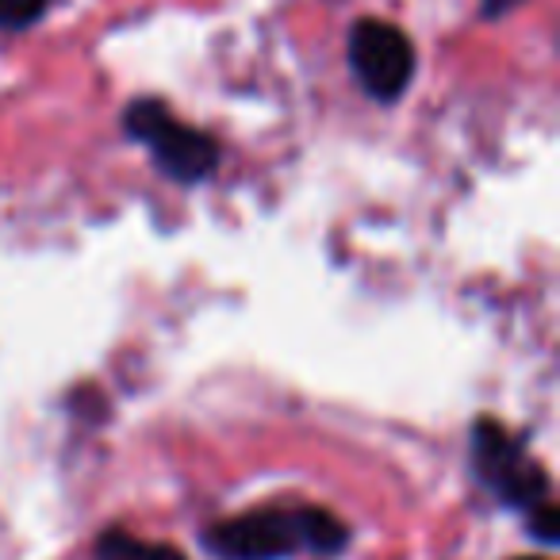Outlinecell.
Listing matches in <instances>:
<instances>
[{"label": "cell", "mask_w": 560, "mask_h": 560, "mask_svg": "<svg viewBox=\"0 0 560 560\" xmlns=\"http://www.w3.org/2000/svg\"><path fill=\"white\" fill-rule=\"evenodd\" d=\"M124 131L154 154L165 177L180 180V185H196V180L211 177L219 165L215 139H208L196 127L177 124L162 101H135L124 112Z\"/></svg>", "instance_id": "1"}, {"label": "cell", "mask_w": 560, "mask_h": 560, "mask_svg": "<svg viewBox=\"0 0 560 560\" xmlns=\"http://www.w3.org/2000/svg\"><path fill=\"white\" fill-rule=\"evenodd\" d=\"M472 457L480 480L495 495H503V503L537 506L549 499V476H545V468L495 419H480L472 427Z\"/></svg>", "instance_id": "2"}, {"label": "cell", "mask_w": 560, "mask_h": 560, "mask_svg": "<svg viewBox=\"0 0 560 560\" xmlns=\"http://www.w3.org/2000/svg\"><path fill=\"white\" fill-rule=\"evenodd\" d=\"M350 66L369 96L396 101L415 73V50L407 35L381 20H361L350 35Z\"/></svg>", "instance_id": "3"}, {"label": "cell", "mask_w": 560, "mask_h": 560, "mask_svg": "<svg viewBox=\"0 0 560 560\" xmlns=\"http://www.w3.org/2000/svg\"><path fill=\"white\" fill-rule=\"evenodd\" d=\"M215 557L223 560H280L300 549V529L292 511H249L208 526L203 534Z\"/></svg>", "instance_id": "4"}, {"label": "cell", "mask_w": 560, "mask_h": 560, "mask_svg": "<svg viewBox=\"0 0 560 560\" xmlns=\"http://www.w3.org/2000/svg\"><path fill=\"white\" fill-rule=\"evenodd\" d=\"M292 514H296L300 545H307V549L338 552V549H346V541H350V529H346L330 511H323V506H300V511H292Z\"/></svg>", "instance_id": "5"}, {"label": "cell", "mask_w": 560, "mask_h": 560, "mask_svg": "<svg viewBox=\"0 0 560 560\" xmlns=\"http://www.w3.org/2000/svg\"><path fill=\"white\" fill-rule=\"evenodd\" d=\"M96 560H185L173 545H150L139 541L127 529H108L96 541Z\"/></svg>", "instance_id": "6"}, {"label": "cell", "mask_w": 560, "mask_h": 560, "mask_svg": "<svg viewBox=\"0 0 560 560\" xmlns=\"http://www.w3.org/2000/svg\"><path fill=\"white\" fill-rule=\"evenodd\" d=\"M47 12V0H0V27L20 32V27L35 24Z\"/></svg>", "instance_id": "7"}, {"label": "cell", "mask_w": 560, "mask_h": 560, "mask_svg": "<svg viewBox=\"0 0 560 560\" xmlns=\"http://www.w3.org/2000/svg\"><path fill=\"white\" fill-rule=\"evenodd\" d=\"M529 534L545 545H557L560 541V511L552 503H537L529 506Z\"/></svg>", "instance_id": "8"}, {"label": "cell", "mask_w": 560, "mask_h": 560, "mask_svg": "<svg viewBox=\"0 0 560 560\" xmlns=\"http://www.w3.org/2000/svg\"><path fill=\"white\" fill-rule=\"evenodd\" d=\"M514 4H518V0H483V12H488V16H503Z\"/></svg>", "instance_id": "9"}, {"label": "cell", "mask_w": 560, "mask_h": 560, "mask_svg": "<svg viewBox=\"0 0 560 560\" xmlns=\"http://www.w3.org/2000/svg\"><path fill=\"white\" fill-rule=\"evenodd\" d=\"M514 560H545V557H514Z\"/></svg>", "instance_id": "10"}]
</instances>
